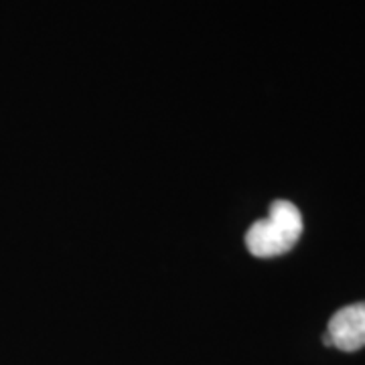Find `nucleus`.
<instances>
[{"label": "nucleus", "instance_id": "obj_1", "mask_svg": "<svg viewBox=\"0 0 365 365\" xmlns=\"http://www.w3.org/2000/svg\"><path fill=\"white\" fill-rule=\"evenodd\" d=\"M302 227L304 223L299 207L287 199H276L270 205L268 217L250 225L246 246L256 258H276L297 246Z\"/></svg>", "mask_w": 365, "mask_h": 365}, {"label": "nucleus", "instance_id": "obj_2", "mask_svg": "<svg viewBox=\"0 0 365 365\" xmlns=\"http://www.w3.org/2000/svg\"><path fill=\"white\" fill-rule=\"evenodd\" d=\"M327 335L341 351H359L365 347V300L339 309L331 317Z\"/></svg>", "mask_w": 365, "mask_h": 365}, {"label": "nucleus", "instance_id": "obj_3", "mask_svg": "<svg viewBox=\"0 0 365 365\" xmlns=\"http://www.w3.org/2000/svg\"><path fill=\"white\" fill-rule=\"evenodd\" d=\"M323 343H325L327 347H333V343H331V337H329V335H323Z\"/></svg>", "mask_w": 365, "mask_h": 365}]
</instances>
